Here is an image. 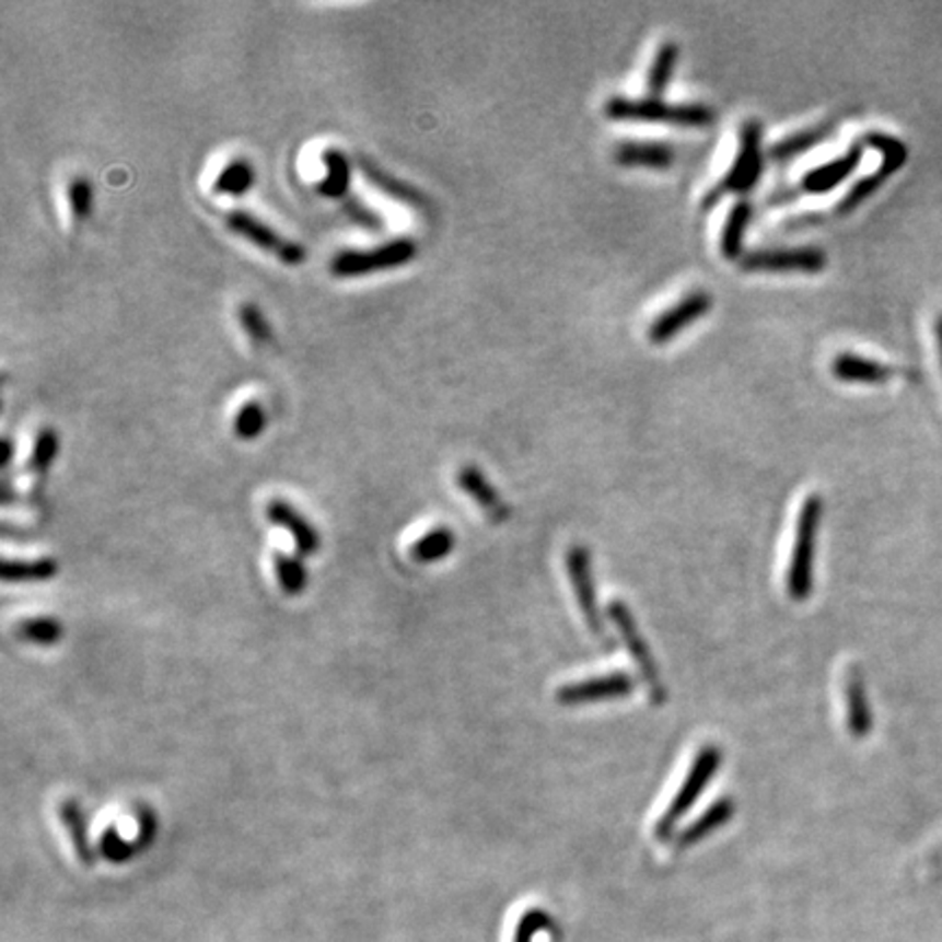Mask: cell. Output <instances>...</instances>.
<instances>
[{
    "mask_svg": "<svg viewBox=\"0 0 942 942\" xmlns=\"http://www.w3.org/2000/svg\"><path fill=\"white\" fill-rule=\"evenodd\" d=\"M605 116L620 123H659L683 129H707L716 120V112L705 103H667L652 96H614L605 103Z\"/></svg>",
    "mask_w": 942,
    "mask_h": 942,
    "instance_id": "1",
    "label": "cell"
},
{
    "mask_svg": "<svg viewBox=\"0 0 942 942\" xmlns=\"http://www.w3.org/2000/svg\"><path fill=\"white\" fill-rule=\"evenodd\" d=\"M823 520V498L812 493L801 502L794 528V544L786 570V590L790 601L805 603L814 588V555L816 537Z\"/></svg>",
    "mask_w": 942,
    "mask_h": 942,
    "instance_id": "2",
    "label": "cell"
},
{
    "mask_svg": "<svg viewBox=\"0 0 942 942\" xmlns=\"http://www.w3.org/2000/svg\"><path fill=\"white\" fill-rule=\"evenodd\" d=\"M761 171H764L761 125H759V120L751 118V120H744V125L740 129V149H737L735 162L722 175V179L707 190V195L700 201L702 210L709 212L726 195H744V193L753 190L761 177Z\"/></svg>",
    "mask_w": 942,
    "mask_h": 942,
    "instance_id": "3",
    "label": "cell"
},
{
    "mask_svg": "<svg viewBox=\"0 0 942 942\" xmlns=\"http://www.w3.org/2000/svg\"><path fill=\"white\" fill-rule=\"evenodd\" d=\"M720 764H722L720 746H716V744L700 746V751L694 755V759L689 764V770H687L681 788L674 792L667 807L656 818L654 836L659 840H667L674 834L676 825L696 805V801L700 799V794L705 792L709 781L716 777Z\"/></svg>",
    "mask_w": 942,
    "mask_h": 942,
    "instance_id": "4",
    "label": "cell"
},
{
    "mask_svg": "<svg viewBox=\"0 0 942 942\" xmlns=\"http://www.w3.org/2000/svg\"><path fill=\"white\" fill-rule=\"evenodd\" d=\"M412 239H393L373 249H347L332 258L329 274L334 278H360L380 271H393L408 265L417 256Z\"/></svg>",
    "mask_w": 942,
    "mask_h": 942,
    "instance_id": "5",
    "label": "cell"
},
{
    "mask_svg": "<svg viewBox=\"0 0 942 942\" xmlns=\"http://www.w3.org/2000/svg\"><path fill=\"white\" fill-rule=\"evenodd\" d=\"M862 142H864V147L869 144V147H873V149H877L880 153H882V164H880V168L873 173V175H869V177H864V179H860L845 197H842V201L838 203V208H836V212L840 214V217H847V214H851L853 210H858L867 199H871L906 162H908V147L899 140V138H895V136H888V133H880V131H873V133H867L864 138H862Z\"/></svg>",
    "mask_w": 942,
    "mask_h": 942,
    "instance_id": "6",
    "label": "cell"
},
{
    "mask_svg": "<svg viewBox=\"0 0 942 942\" xmlns=\"http://www.w3.org/2000/svg\"><path fill=\"white\" fill-rule=\"evenodd\" d=\"M607 616L612 618V623L618 628V632H620V637H623V641L627 646L628 654L632 656V661H635V665L639 670V676H641V681H643V685H646V689L650 694V700L654 705H663L665 698H667L665 683L661 681V672L656 667V661H654V656H652V652L648 648V641L643 639L641 630L637 627L630 609H628L623 601H612L607 605Z\"/></svg>",
    "mask_w": 942,
    "mask_h": 942,
    "instance_id": "7",
    "label": "cell"
},
{
    "mask_svg": "<svg viewBox=\"0 0 942 942\" xmlns=\"http://www.w3.org/2000/svg\"><path fill=\"white\" fill-rule=\"evenodd\" d=\"M225 225L232 234L252 243L254 247L263 249L265 254L278 258L287 267H300L306 263L304 245L287 239L284 234L276 232L269 223L260 221L258 217H254L245 210H232L225 219Z\"/></svg>",
    "mask_w": 942,
    "mask_h": 942,
    "instance_id": "8",
    "label": "cell"
},
{
    "mask_svg": "<svg viewBox=\"0 0 942 942\" xmlns=\"http://www.w3.org/2000/svg\"><path fill=\"white\" fill-rule=\"evenodd\" d=\"M827 267V254L816 247L757 249L742 258L740 269L746 274H821Z\"/></svg>",
    "mask_w": 942,
    "mask_h": 942,
    "instance_id": "9",
    "label": "cell"
},
{
    "mask_svg": "<svg viewBox=\"0 0 942 942\" xmlns=\"http://www.w3.org/2000/svg\"><path fill=\"white\" fill-rule=\"evenodd\" d=\"M635 691V681L627 672H607L583 681L568 683L557 689V702L563 707H581L627 698Z\"/></svg>",
    "mask_w": 942,
    "mask_h": 942,
    "instance_id": "10",
    "label": "cell"
},
{
    "mask_svg": "<svg viewBox=\"0 0 942 942\" xmlns=\"http://www.w3.org/2000/svg\"><path fill=\"white\" fill-rule=\"evenodd\" d=\"M711 306H713L711 293H707V291L687 293L683 300H678L674 306L663 311L650 323V327H648L650 342H654V345L670 342L685 327L700 321L705 314L711 311Z\"/></svg>",
    "mask_w": 942,
    "mask_h": 942,
    "instance_id": "11",
    "label": "cell"
},
{
    "mask_svg": "<svg viewBox=\"0 0 942 942\" xmlns=\"http://www.w3.org/2000/svg\"><path fill=\"white\" fill-rule=\"evenodd\" d=\"M566 568H568V577L574 590V596L579 601L581 614L588 623V627L596 635H603L605 625H603V614L598 609V601H596V585H594V577H592V561H590V553L583 546H572L566 555Z\"/></svg>",
    "mask_w": 942,
    "mask_h": 942,
    "instance_id": "12",
    "label": "cell"
},
{
    "mask_svg": "<svg viewBox=\"0 0 942 942\" xmlns=\"http://www.w3.org/2000/svg\"><path fill=\"white\" fill-rule=\"evenodd\" d=\"M864 155V142H856L849 147V151L823 166H816L807 171L801 179V190L807 195H827L840 184H845L853 171L860 166Z\"/></svg>",
    "mask_w": 942,
    "mask_h": 942,
    "instance_id": "13",
    "label": "cell"
},
{
    "mask_svg": "<svg viewBox=\"0 0 942 942\" xmlns=\"http://www.w3.org/2000/svg\"><path fill=\"white\" fill-rule=\"evenodd\" d=\"M265 513L274 526L284 528L293 537L300 557H311V555L318 553V548H321L318 531L306 520V515H302L291 502L276 498L267 504Z\"/></svg>",
    "mask_w": 942,
    "mask_h": 942,
    "instance_id": "14",
    "label": "cell"
},
{
    "mask_svg": "<svg viewBox=\"0 0 942 942\" xmlns=\"http://www.w3.org/2000/svg\"><path fill=\"white\" fill-rule=\"evenodd\" d=\"M456 482L465 496H469L478 509L493 522H504L509 517V504L500 498L496 487L476 465H463L456 474Z\"/></svg>",
    "mask_w": 942,
    "mask_h": 942,
    "instance_id": "15",
    "label": "cell"
},
{
    "mask_svg": "<svg viewBox=\"0 0 942 942\" xmlns=\"http://www.w3.org/2000/svg\"><path fill=\"white\" fill-rule=\"evenodd\" d=\"M845 707H847V729L851 737L862 740L871 733L873 716L864 689V678L856 665L847 667L845 674Z\"/></svg>",
    "mask_w": 942,
    "mask_h": 942,
    "instance_id": "16",
    "label": "cell"
},
{
    "mask_svg": "<svg viewBox=\"0 0 942 942\" xmlns=\"http://www.w3.org/2000/svg\"><path fill=\"white\" fill-rule=\"evenodd\" d=\"M831 375L840 382L882 384L895 375V369L880 360L845 351L831 360Z\"/></svg>",
    "mask_w": 942,
    "mask_h": 942,
    "instance_id": "17",
    "label": "cell"
},
{
    "mask_svg": "<svg viewBox=\"0 0 942 942\" xmlns=\"http://www.w3.org/2000/svg\"><path fill=\"white\" fill-rule=\"evenodd\" d=\"M614 160L627 168H670L676 160L674 149L663 142H620L614 151Z\"/></svg>",
    "mask_w": 942,
    "mask_h": 942,
    "instance_id": "18",
    "label": "cell"
},
{
    "mask_svg": "<svg viewBox=\"0 0 942 942\" xmlns=\"http://www.w3.org/2000/svg\"><path fill=\"white\" fill-rule=\"evenodd\" d=\"M735 816V801L722 796L716 803H711L694 823H689L676 838V849H689L711 836L713 831L722 829L731 818Z\"/></svg>",
    "mask_w": 942,
    "mask_h": 942,
    "instance_id": "19",
    "label": "cell"
},
{
    "mask_svg": "<svg viewBox=\"0 0 942 942\" xmlns=\"http://www.w3.org/2000/svg\"><path fill=\"white\" fill-rule=\"evenodd\" d=\"M325 175L316 182V193L325 199H342L351 186V162L340 149H325L321 153Z\"/></svg>",
    "mask_w": 942,
    "mask_h": 942,
    "instance_id": "20",
    "label": "cell"
},
{
    "mask_svg": "<svg viewBox=\"0 0 942 942\" xmlns=\"http://www.w3.org/2000/svg\"><path fill=\"white\" fill-rule=\"evenodd\" d=\"M59 818H61V825L66 827V831H68V836H70V842H72V849H74L77 858H79L83 864L92 867V864H94V860H96V856H94V849H92V845H90L88 821H85V816H83L81 805H79L74 799H66V801H61V805H59Z\"/></svg>",
    "mask_w": 942,
    "mask_h": 942,
    "instance_id": "21",
    "label": "cell"
},
{
    "mask_svg": "<svg viewBox=\"0 0 942 942\" xmlns=\"http://www.w3.org/2000/svg\"><path fill=\"white\" fill-rule=\"evenodd\" d=\"M831 129H834V123H818V125L807 127L803 131H796V133H792L788 138H781L779 142H775L770 147V160L779 162V164H783L788 160H794L796 155H801V153L814 149L816 144H821L831 133Z\"/></svg>",
    "mask_w": 942,
    "mask_h": 942,
    "instance_id": "22",
    "label": "cell"
},
{
    "mask_svg": "<svg viewBox=\"0 0 942 942\" xmlns=\"http://www.w3.org/2000/svg\"><path fill=\"white\" fill-rule=\"evenodd\" d=\"M254 186H256L254 164L245 158H239V160H232L228 166H223V171L212 184V190L214 195H223V197H243Z\"/></svg>",
    "mask_w": 942,
    "mask_h": 942,
    "instance_id": "23",
    "label": "cell"
},
{
    "mask_svg": "<svg viewBox=\"0 0 942 942\" xmlns=\"http://www.w3.org/2000/svg\"><path fill=\"white\" fill-rule=\"evenodd\" d=\"M753 217V206L748 201H737L722 228V236H720V252L726 260H735L742 254V241H744V232L751 223Z\"/></svg>",
    "mask_w": 942,
    "mask_h": 942,
    "instance_id": "24",
    "label": "cell"
},
{
    "mask_svg": "<svg viewBox=\"0 0 942 942\" xmlns=\"http://www.w3.org/2000/svg\"><path fill=\"white\" fill-rule=\"evenodd\" d=\"M59 572V563L50 557H42L35 561H2V581L7 583H44L55 579Z\"/></svg>",
    "mask_w": 942,
    "mask_h": 942,
    "instance_id": "25",
    "label": "cell"
},
{
    "mask_svg": "<svg viewBox=\"0 0 942 942\" xmlns=\"http://www.w3.org/2000/svg\"><path fill=\"white\" fill-rule=\"evenodd\" d=\"M676 61H678V46L674 42H670V39L663 42L656 48V55H654V59L650 63V72H648V81H646L648 96L661 98L665 94V90L670 85V79L674 74Z\"/></svg>",
    "mask_w": 942,
    "mask_h": 942,
    "instance_id": "26",
    "label": "cell"
},
{
    "mask_svg": "<svg viewBox=\"0 0 942 942\" xmlns=\"http://www.w3.org/2000/svg\"><path fill=\"white\" fill-rule=\"evenodd\" d=\"M274 570L278 577L280 588L289 596H298L309 585V570L300 555H287V553H274Z\"/></svg>",
    "mask_w": 942,
    "mask_h": 942,
    "instance_id": "27",
    "label": "cell"
},
{
    "mask_svg": "<svg viewBox=\"0 0 942 942\" xmlns=\"http://www.w3.org/2000/svg\"><path fill=\"white\" fill-rule=\"evenodd\" d=\"M456 546V537L447 528H434L417 539L410 548V557L419 563H434L445 559Z\"/></svg>",
    "mask_w": 942,
    "mask_h": 942,
    "instance_id": "28",
    "label": "cell"
},
{
    "mask_svg": "<svg viewBox=\"0 0 942 942\" xmlns=\"http://www.w3.org/2000/svg\"><path fill=\"white\" fill-rule=\"evenodd\" d=\"M267 423H269V417L265 406L258 399H249L239 408L232 430L241 441H256L267 430Z\"/></svg>",
    "mask_w": 942,
    "mask_h": 942,
    "instance_id": "29",
    "label": "cell"
},
{
    "mask_svg": "<svg viewBox=\"0 0 942 942\" xmlns=\"http://www.w3.org/2000/svg\"><path fill=\"white\" fill-rule=\"evenodd\" d=\"M61 441H59V432L55 428H42L33 441V450H31V458H28V469L33 474H46L48 467L57 461Z\"/></svg>",
    "mask_w": 942,
    "mask_h": 942,
    "instance_id": "30",
    "label": "cell"
},
{
    "mask_svg": "<svg viewBox=\"0 0 942 942\" xmlns=\"http://www.w3.org/2000/svg\"><path fill=\"white\" fill-rule=\"evenodd\" d=\"M15 635L37 646H53L63 637V625L55 618H31L15 627Z\"/></svg>",
    "mask_w": 942,
    "mask_h": 942,
    "instance_id": "31",
    "label": "cell"
},
{
    "mask_svg": "<svg viewBox=\"0 0 942 942\" xmlns=\"http://www.w3.org/2000/svg\"><path fill=\"white\" fill-rule=\"evenodd\" d=\"M360 166H362V173H364V177H369V182L375 186V188H380V190H384L386 195H391V197H395V199H399V201H406V203H412V206H419V203H423V197L415 190V188H410V186H406L404 182H399V179H393L388 173H382V171H377V168H373L371 164H367V162H360Z\"/></svg>",
    "mask_w": 942,
    "mask_h": 942,
    "instance_id": "32",
    "label": "cell"
},
{
    "mask_svg": "<svg viewBox=\"0 0 942 942\" xmlns=\"http://www.w3.org/2000/svg\"><path fill=\"white\" fill-rule=\"evenodd\" d=\"M236 316H239V323H241L243 332L256 345H269L274 340V327H271L269 318L265 316V313L256 304H252V302L241 304L239 311H236Z\"/></svg>",
    "mask_w": 942,
    "mask_h": 942,
    "instance_id": "33",
    "label": "cell"
},
{
    "mask_svg": "<svg viewBox=\"0 0 942 942\" xmlns=\"http://www.w3.org/2000/svg\"><path fill=\"white\" fill-rule=\"evenodd\" d=\"M68 206H70V214L77 223H83L92 217L94 210V186L90 179L85 177H74L68 184Z\"/></svg>",
    "mask_w": 942,
    "mask_h": 942,
    "instance_id": "34",
    "label": "cell"
},
{
    "mask_svg": "<svg viewBox=\"0 0 942 942\" xmlns=\"http://www.w3.org/2000/svg\"><path fill=\"white\" fill-rule=\"evenodd\" d=\"M98 849H101V856H103L105 860H109V862H114V864H120V862H127V860L133 856L136 845H133V842L123 840L116 827H107V829L103 831L101 840H98Z\"/></svg>",
    "mask_w": 942,
    "mask_h": 942,
    "instance_id": "35",
    "label": "cell"
},
{
    "mask_svg": "<svg viewBox=\"0 0 942 942\" xmlns=\"http://www.w3.org/2000/svg\"><path fill=\"white\" fill-rule=\"evenodd\" d=\"M136 821H138V836H136L138 842H136V847L142 851V849H147L153 842L155 831H158V823H155L153 812L147 805H138L136 807Z\"/></svg>",
    "mask_w": 942,
    "mask_h": 942,
    "instance_id": "36",
    "label": "cell"
},
{
    "mask_svg": "<svg viewBox=\"0 0 942 942\" xmlns=\"http://www.w3.org/2000/svg\"><path fill=\"white\" fill-rule=\"evenodd\" d=\"M934 334H937V345H939V353H941L942 362V314L937 318V323H934Z\"/></svg>",
    "mask_w": 942,
    "mask_h": 942,
    "instance_id": "37",
    "label": "cell"
}]
</instances>
